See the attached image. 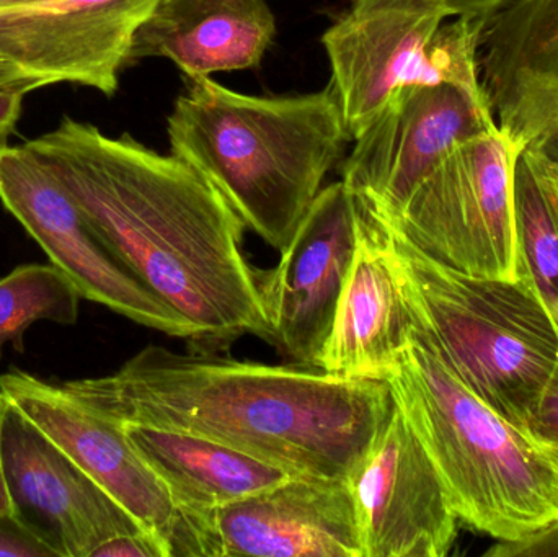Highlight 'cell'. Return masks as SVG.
I'll return each instance as SVG.
<instances>
[{"label": "cell", "instance_id": "1", "mask_svg": "<svg viewBox=\"0 0 558 557\" xmlns=\"http://www.w3.org/2000/svg\"><path fill=\"white\" fill-rule=\"evenodd\" d=\"M25 146L114 261L192 324L198 352L247 334L270 342L257 270L244 254L247 226L185 160L71 117Z\"/></svg>", "mask_w": 558, "mask_h": 557}, {"label": "cell", "instance_id": "2", "mask_svg": "<svg viewBox=\"0 0 558 557\" xmlns=\"http://www.w3.org/2000/svg\"><path fill=\"white\" fill-rule=\"evenodd\" d=\"M61 386L114 424L203 435L315 480L347 481L393 408L386 382L159 346L110 375Z\"/></svg>", "mask_w": 558, "mask_h": 557}, {"label": "cell", "instance_id": "3", "mask_svg": "<svg viewBox=\"0 0 558 557\" xmlns=\"http://www.w3.org/2000/svg\"><path fill=\"white\" fill-rule=\"evenodd\" d=\"M170 150L202 173L252 231L278 251L351 140L333 87L257 97L190 78L167 120Z\"/></svg>", "mask_w": 558, "mask_h": 557}, {"label": "cell", "instance_id": "4", "mask_svg": "<svg viewBox=\"0 0 558 557\" xmlns=\"http://www.w3.org/2000/svg\"><path fill=\"white\" fill-rule=\"evenodd\" d=\"M459 522L518 542L558 519V453L498 414L413 336L386 379Z\"/></svg>", "mask_w": 558, "mask_h": 557}, {"label": "cell", "instance_id": "5", "mask_svg": "<svg viewBox=\"0 0 558 557\" xmlns=\"http://www.w3.org/2000/svg\"><path fill=\"white\" fill-rule=\"evenodd\" d=\"M383 226L413 336L472 392L530 434L558 363V334L546 307L521 281L462 274Z\"/></svg>", "mask_w": 558, "mask_h": 557}, {"label": "cell", "instance_id": "6", "mask_svg": "<svg viewBox=\"0 0 558 557\" xmlns=\"http://www.w3.org/2000/svg\"><path fill=\"white\" fill-rule=\"evenodd\" d=\"M517 153L500 128L474 137L420 183L396 218L374 215L454 270L514 281Z\"/></svg>", "mask_w": 558, "mask_h": 557}, {"label": "cell", "instance_id": "7", "mask_svg": "<svg viewBox=\"0 0 558 557\" xmlns=\"http://www.w3.org/2000/svg\"><path fill=\"white\" fill-rule=\"evenodd\" d=\"M159 0H20L0 7V88L117 94L134 36Z\"/></svg>", "mask_w": 558, "mask_h": 557}, {"label": "cell", "instance_id": "8", "mask_svg": "<svg viewBox=\"0 0 558 557\" xmlns=\"http://www.w3.org/2000/svg\"><path fill=\"white\" fill-rule=\"evenodd\" d=\"M0 203L45 251L49 264L68 275L82 300L193 343L192 324L114 261L68 190L25 144L0 149Z\"/></svg>", "mask_w": 558, "mask_h": 557}, {"label": "cell", "instance_id": "9", "mask_svg": "<svg viewBox=\"0 0 558 557\" xmlns=\"http://www.w3.org/2000/svg\"><path fill=\"white\" fill-rule=\"evenodd\" d=\"M497 128L485 95L452 84L400 88L354 140L341 182L379 218H396L452 150Z\"/></svg>", "mask_w": 558, "mask_h": 557}, {"label": "cell", "instance_id": "10", "mask_svg": "<svg viewBox=\"0 0 558 557\" xmlns=\"http://www.w3.org/2000/svg\"><path fill=\"white\" fill-rule=\"evenodd\" d=\"M0 392L68 455L108 496L113 497L169 557H196L195 540L170 491L146 463L123 428L62 388L32 373L10 368Z\"/></svg>", "mask_w": 558, "mask_h": 557}, {"label": "cell", "instance_id": "11", "mask_svg": "<svg viewBox=\"0 0 558 557\" xmlns=\"http://www.w3.org/2000/svg\"><path fill=\"white\" fill-rule=\"evenodd\" d=\"M357 228L356 196L341 180L331 183L299 222L277 267L257 271L270 343L292 365L318 368L353 264Z\"/></svg>", "mask_w": 558, "mask_h": 557}, {"label": "cell", "instance_id": "12", "mask_svg": "<svg viewBox=\"0 0 558 557\" xmlns=\"http://www.w3.org/2000/svg\"><path fill=\"white\" fill-rule=\"evenodd\" d=\"M363 557H445L459 517L399 405L347 480Z\"/></svg>", "mask_w": 558, "mask_h": 557}, {"label": "cell", "instance_id": "13", "mask_svg": "<svg viewBox=\"0 0 558 557\" xmlns=\"http://www.w3.org/2000/svg\"><path fill=\"white\" fill-rule=\"evenodd\" d=\"M0 460L16 516L58 557H94L117 536L146 532L2 392Z\"/></svg>", "mask_w": 558, "mask_h": 557}, {"label": "cell", "instance_id": "14", "mask_svg": "<svg viewBox=\"0 0 558 557\" xmlns=\"http://www.w3.org/2000/svg\"><path fill=\"white\" fill-rule=\"evenodd\" d=\"M452 19L438 0H354L322 36L351 140L400 88L428 85L433 36Z\"/></svg>", "mask_w": 558, "mask_h": 557}, {"label": "cell", "instance_id": "15", "mask_svg": "<svg viewBox=\"0 0 558 557\" xmlns=\"http://www.w3.org/2000/svg\"><path fill=\"white\" fill-rule=\"evenodd\" d=\"M478 74L517 149L543 141L558 153V0H518L484 16Z\"/></svg>", "mask_w": 558, "mask_h": 557}, {"label": "cell", "instance_id": "16", "mask_svg": "<svg viewBox=\"0 0 558 557\" xmlns=\"http://www.w3.org/2000/svg\"><path fill=\"white\" fill-rule=\"evenodd\" d=\"M211 557H363L347 481L292 476L209 513Z\"/></svg>", "mask_w": 558, "mask_h": 557}, {"label": "cell", "instance_id": "17", "mask_svg": "<svg viewBox=\"0 0 558 557\" xmlns=\"http://www.w3.org/2000/svg\"><path fill=\"white\" fill-rule=\"evenodd\" d=\"M357 206L356 252L318 370L341 378L386 382L412 343L413 324L386 228L361 199Z\"/></svg>", "mask_w": 558, "mask_h": 557}, {"label": "cell", "instance_id": "18", "mask_svg": "<svg viewBox=\"0 0 558 557\" xmlns=\"http://www.w3.org/2000/svg\"><path fill=\"white\" fill-rule=\"evenodd\" d=\"M277 36L267 0H159L141 25L128 65L172 61L189 78L258 68Z\"/></svg>", "mask_w": 558, "mask_h": 557}, {"label": "cell", "instance_id": "19", "mask_svg": "<svg viewBox=\"0 0 558 557\" xmlns=\"http://www.w3.org/2000/svg\"><path fill=\"white\" fill-rule=\"evenodd\" d=\"M120 427L163 481L185 520L221 509L292 477L277 464L203 435L150 425Z\"/></svg>", "mask_w": 558, "mask_h": 557}, {"label": "cell", "instance_id": "20", "mask_svg": "<svg viewBox=\"0 0 558 557\" xmlns=\"http://www.w3.org/2000/svg\"><path fill=\"white\" fill-rule=\"evenodd\" d=\"M514 271L543 303L558 334V154L543 141L513 162Z\"/></svg>", "mask_w": 558, "mask_h": 557}, {"label": "cell", "instance_id": "21", "mask_svg": "<svg viewBox=\"0 0 558 557\" xmlns=\"http://www.w3.org/2000/svg\"><path fill=\"white\" fill-rule=\"evenodd\" d=\"M81 293L52 264H26L0 278V362L7 343L23 352V337L33 324L49 320L74 326Z\"/></svg>", "mask_w": 558, "mask_h": 557}, {"label": "cell", "instance_id": "22", "mask_svg": "<svg viewBox=\"0 0 558 557\" xmlns=\"http://www.w3.org/2000/svg\"><path fill=\"white\" fill-rule=\"evenodd\" d=\"M58 557L20 517L0 516V557Z\"/></svg>", "mask_w": 558, "mask_h": 557}, {"label": "cell", "instance_id": "23", "mask_svg": "<svg viewBox=\"0 0 558 557\" xmlns=\"http://www.w3.org/2000/svg\"><path fill=\"white\" fill-rule=\"evenodd\" d=\"M487 557H558V519L518 542H498Z\"/></svg>", "mask_w": 558, "mask_h": 557}, {"label": "cell", "instance_id": "24", "mask_svg": "<svg viewBox=\"0 0 558 557\" xmlns=\"http://www.w3.org/2000/svg\"><path fill=\"white\" fill-rule=\"evenodd\" d=\"M530 434L541 444L558 451V363L537 402Z\"/></svg>", "mask_w": 558, "mask_h": 557}, {"label": "cell", "instance_id": "25", "mask_svg": "<svg viewBox=\"0 0 558 557\" xmlns=\"http://www.w3.org/2000/svg\"><path fill=\"white\" fill-rule=\"evenodd\" d=\"M94 557H169L162 543L147 532L117 536L104 543Z\"/></svg>", "mask_w": 558, "mask_h": 557}, {"label": "cell", "instance_id": "26", "mask_svg": "<svg viewBox=\"0 0 558 557\" xmlns=\"http://www.w3.org/2000/svg\"><path fill=\"white\" fill-rule=\"evenodd\" d=\"M23 98L25 94L22 92L0 88V149L9 146V137L16 130L22 117Z\"/></svg>", "mask_w": 558, "mask_h": 557}, {"label": "cell", "instance_id": "27", "mask_svg": "<svg viewBox=\"0 0 558 557\" xmlns=\"http://www.w3.org/2000/svg\"><path fill=\"white\" fill-rule=\"evenodd\" d=\"M451 16H472L484 19L497 10L505 9L518 0H438Z\"/></svg>", "mask_w": 558, "mask_h": 557}, {"label": "cell", "instance_id": "28", "mask_svg": "<svg viewBox=\"0 0 558 557\" xmlns=\"http://www.w3.org/2000/svg\"><path fill=\"white\" fill-rule=\"evenodd\" d=\"M0 516H16L15 504H13L9 483H7L5 473H3L2 460H0Z\"/></svg>", "mask_w": 558, "mask_h": 557}, {"label": "cell", "instance_id": "29", "mask_svg": "<svg viewBox=\"0 0 558 557\" xmlns=\"http://www.w3.org/2000/svg\"><path fill=\"white\" fill-rule=\"evenodd\" d=\"M20 2V0H0V7L10 5V3Z\"/></svg>", "mask_w": 558, "mask_h": 557}, {"label": "cell", "instance_id": "30", "mask_svg": "<svg viewBox=\"0 0 558 557\" xmlns=\"http://www.w3.org/2000/svg\"><path fill=\"white\" fill-rule=\"evenodd\" d=\"M556 451H557V450H556ZM557 453H558V451H557Z\"/></svg>", "mask_w": 558, "mask_h": 557}, {"label": "cell", "instance_id": "31", "mask_svg": "<svg viewBox=\"0 0 558 557\" xmlns=\"http://www.w3.org/2000/svg\"><path fill=\"white\" fill-rule=\"evenodd\" d=\"M556 153H557V150H556ZM557 154H558V153H557Z\"/></svg>", "mask_w": 558, "mask_h": 557}]
</instances>
